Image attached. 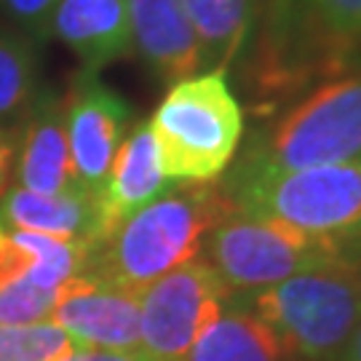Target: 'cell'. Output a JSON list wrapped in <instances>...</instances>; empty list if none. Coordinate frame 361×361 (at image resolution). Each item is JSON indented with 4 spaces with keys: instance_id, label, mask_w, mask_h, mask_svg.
Here are the masks:
<instances>
[{
    "instance_id": "obj_1",
    "label": "cell",
    "mask_w": 361,
    "mask_h": 361,
    "mask_svg": "<svg viewBox=\"0 0 361 361\" xmlns=\"http://www.w3.org/2000/svg\"><path fill=\"white\" fill-rule=\"evenodd\" d=\"M231 212V195L217 185H177L94 246L83 273L126 292H142L201 257L209 231Z\"/></svg>"
},
{
    "instance_id": "obj_2",
    "label": "cell",
    "mask_w": 361,
    "mask_h": 361,
    "mask_svg": "<svg viewBox=\"0 0 361 361\" xmlns=\"http://www.w3.org/2000/svg\"><path fill=\"white\" fill-rule=\"evenodd\" d=\"M225 193L235 212L249 217L268 219L343 249H356L361 241V155L297 171L238 166Z\"/></svg>"
},
{
    "instance_id": "obj_3",
    "label": "cell",
    "mask_w": 361,
    "mask_h": 361,
    "mask_svg": "<svg viewBox=\"0 0 361 361\" xmlns=\"http://www.w3.org/2000/svg\"><path fill=\"white\" fill-rule=\"evenodd\" d=\"M297 361H340L361 326V271L353 252L246 295Z\"/></svg>"
},
{
    "instance_id": "obj_4",
    "label": "cell",
    "mask_w": 361,
    "mask_h": 361,
    "mask_svg": "<svg viewBox=\"0 0 361 361\" xmlns=\"http://www.w3.org/2000/svg\"><path fill=\"white\" fill-rule=\"evenodd\" d=\"M147 123L161 171L169 180L174 185H212L238 150L244 113L225 73H204L171 83Z\"/></svg>"
},
{
    "instance_id": "obj_5",
    "label": "cell",
    "mask_w": 361,
    "mask_h": 361,
    "mask_svg": "<svg viewBox=\"0 0 361 361\" xmlns=\"http://www.w3.org/2000/svg\"><path fill=\"white\" fill-rule=\"evenodd\" d=\"M361 155V73L332 80L276 121L244 158L252 171H297Z\"/></svg>"
},
{
    "instance_id": "obj_6",
    "label": "cell",
    "mask_w": 361,
    "mask_h": 361,
    "mask_svg": "<svg viewBox=\"0 0 361 361\" xmlns=\"http://www.w3.org/2000/svg\"><path fill=\"white\" fill-rule=\"evenodd\" d=\"M204 249L207 262L231 295H255L313 265L353 252L241 212L219 219L209 231Z\"/></svg>"
},
{
    "instance_id": "obj_7",
    "label": "cell",
    "mask_w": 361,
    "mask_h": 361,
    "mask_svg": "<svg viewBox=\"0 0 361 361\" xmlns=\"http://www.w3.org/2000/svg\"><path fill=\"white\" fill-rule=\"evenodd\" d=\"M231 289L207 257H195L140 292V353L182 361L228 308Z\"/></svg>"
},
{
    "instance_id": "obj_8",
    "label": "cell",
    "mask_w": 361,
    "mask_h": 361,
    "mask_svg": "<svg viewBox=\"0 0 361 361\" xmlns=\"http://www.w3.org/2000/svg\"><path fill=\"white\" fill-rule=\"evenodd\" d=\"M131 110L97 73H80L65 99V121L75 182L99 195L107 182L113 158L129 131Z\"/></svg>"
},
{
    "instance_id": "obj_9",
    "label": "cell",
    "mask_w": 361,
    "mask_h": 361,
    "mask_svg": "<svg viewBox=\"0 0 361 361\" xmlns=\"http://www.w3.org/2000/svg\"><path fill=\"white\" fill-rule=\"evenodd\" d=\"M80 348L140 353V292L80 273L59 286L51 319Z\"/></svg>"
},
{
    "instance_id": "obj_10",
    "label": "cell",
    "mask_w": 361,
    "mask_h": 361,
    "mask_svg": "<svg viewBox=\"0 0 361 361\" xmlns=\"http://www.w3.org/2000/svg\"><path fill=\"white\" fill-rule=\"evenodd\" d=\"M131 46L166 83L204 70V51L180 0H129Z\"/></svg>"
},
{
    "instance_id": "obj_11",
    "label": "cell",
    "mask_w": 361,
    "mask_h": 361,
    "mask_svg": "<svg viewBox=\"0 0 361 361\" xmlns=\"http://www.w3.org/2000/svg\"><path fill=\"white\" fill-rule=\"evenodd\" d=\"M171 188L177 185L161 171L150 123H137L118 147L102 193L97 195L102 241L134 212L153 204L155 198L169 193Z\"/></svg>"
},
{
    "instance_id": "obj_12",
    "label": "cell",
    "mask_w": 361,
    "mask_h": 361,
    "mask_svg": "<svg viewBox=\"0 0 361 361\" xmlns=\"http://www.w3.org/2000/svg\"><path fill=\"white\" fill-rule=\"evenodd\" d=\"M51 32L75 54L86 73L134 51L129 0H59Z\"/></svg>"
},
{
    "instance_id": "obj_13",
    "label": "cell",
    "mask_w": 361,
    "mask_h": 361,
    "mask_svg": "<svg viewBox=\"0 0 361 361\" xmlns=\"http://www.w3.org/2000/svg\"><path fill=\"white\" fill-rule=\"evenodd\" d=\"M0 225L13 231H35L49 235L78 238L94 246L102 241L99 201L86 188L73 185L62 193H32L25 188H8L0 198Z\"/></svg>"
},
{
    "instance_id": "obj_14",
    "label": "cell",
    "mask_w": 361,
    "mask_h": 361,
    "mask_svg": "<svg viewBox=\"0 0 361 361\" xmlns=\"http://www.w3.org/2000/svg\"><path fill=\"white\" fill-rule=\"evenodd\" d=\"M16 182L32 193H62L78 185L67 140L65 102H38L25 121Z\"/></svg>"
},
{
    "instance_id": "obj_15",
    "label": "cell",
    "mask_w": 361,
    "mask_h": 361,
    "mask_svg": "<svg viewBox=\"0 0 361 361\" xmlns=\"http://www.w3.org/2000/svg\"><path fill=\"white\" fill-rule=\"evenodd\" d=\"M182 361H297L249 308H225Z\"/></svg>"
},
{
    "instance_id": "obj_16",
    "label": "cell",
    "mask_w": 361,
    "mask_h": 361,
    "mask_svg": "<svg viewBox=\"0 0 361 361\" xmlns=\"http://www.w3.org/2000/svg\"><path fill=\"white\" fill-rule=\"evenodd\" d=\"M180 6L201 43L204 70L225 73L252 30L255 0H180Z\"/></svg>"
},
{
    "instance_id": "obj_17",
    "label": "cell",
    "mask_w": 361,
    "mask_h": 361,
    "mask_svg": "<svg viewBox=\"0 0 361 361\" xmlns=\"http://www.w3.org/2000/svg\"><path fill=\"white\" fill-rule=\"evenodd\" d=\"M38 102L35 43L19 30L0 27V129L25 123Z\"/></svg>"
},
{
    "instance_id": "obj_18",
    "label": "cell",
    "mask_w": 361,
    "mask_h": 361,
    "mask_svg": "<svg viewBox=\"0 0 361 361\" xmlns=\"http://www.w3.org/2000/svg\"><path fill=\"white\" fill-rule=\"evenodd\" d=\"M13 235L32 255V268L25 276L30 284H38L43 289H59L70 279H75L86 271L91 252V246L86 241L35 231H13Z\"/></svg>"
},
{
    "instance_id": "obj_19",
    "label": "cell",
    "mask_w": 361,
    "mask_h": 361,
    "mask_svg": "<svg viewBox=\"0 0 361 361\" xmlns=\"http://www.w3.org/2000/svg\"><path fill=\"white\" fill-rule=\"evenodd\" d=\"M80 348L54 322L0 324V361H65Z\"/></svg>"
},
{
    "instance_id": "obj_20",
    "label": "cell",
    "mask_w": 361,
    "mask_h": 361,
    "mask_svg": "<svg viewBox=\"0 0 361 361\" xmlns=\"http://www.w3.org/2000/svg\"><path fill=\"white\" fill-rule=\"evenodd\" d=\"M59 289H43L27 279L0 286V324H38L51 319Z\"/></svg>"
},
{
    "instance_id": "obj_21",
    "label": "cell",
    "mask_w": 361,
    "mask_h": 361,
    "mask_svg": "<svg viewBox=\"0 0 361 361\" xmlns=\"http://www.w3.org/2000/svg\"><path fill=\"white\" fill-rule=\"evenodd\" d=\"M326 38L340 46L361 43V0H305Z\"/></svg>"
},
{
    "instance_id": "obj_22",
    "label": "cell",
    "mask_w": 361,
    "mask_h": 361,
    "mask_svg": "<svg viewBox=\"0 0 361 361\" xmlns=\"http://www.w3.org/2000/svg\"><path fill=\"white\" fill-rule=\"evenodd\" d=\"M59 0H0V13L30 38L51 35V19Z\"/></svg>"
},
{
    "instance_id": "obj_23",
    "label": "cell",
    "mask_w": 361,
    "mask_h": 361,
    "mask_svg": "<svg viewBox=\"0 0 361 361\" xmlns=\"http://www.w3.org/2000/svg\"><path fill=\"white\" fill-rule=\"evenodd\" d=\"M65 361H147L142 353H123V350L102 348H75Z\"/></svg>"
},
{
    "instance_id": "obj_24",
    "label": "cell",
    "mask_w": 361,
    "mask_h": 361,
    "mask_svg": "<svg viewBox=\"0 0 361 361\" xmlns=\"http://www.w3.org/2000/svg\"><path fill=\"white\" fill-rule=\"evenodd\" d=\"M13 153H16V145H13L11 131L0 129V190L6 188V182H8V174H11Z\"/></svg>"
},
{
    "instance_id": "obj_25",
    "label": "cell",
    "mask_w": 361,
    "mask_h": 361,
    "mask_svg": "<svg viewBox=\"0 0 361 361\" xmlns=\"http://www.w3.org/2000/svg\"><path fill=\"white\" fill-rule=\"evenodd\" d=\"M340 361H361V326L356 329V335L350 337L348 348H345V353H343Z\"/></svg>"
},
{
    "instance_id": "obj_26",
    "label": "cell",
    "mask_w": 361,
    "mask_h": 361,
    "mask_svg": "<svg viewBox=\"0 0 361 361\" xmlns=\"http://www.w3.org/2000/svg\"><path fill=\"white\" fill-rule=\"evenodd\" d=\"M353 257H356V262H359V271H361V241L356 244V249H353Z\"/></svg>"
},
{
    "instance_id": "obj_27",
    "label": "cell",
    "mask_w": 361,
    "mask_h": 361,
    "mask_svg": "<svg viewBox=\"0 0 361 361\" xmlns=\"http://www.w3.org/2000/svg\"><path fill=\"white\" fill-rule=\"evenodd\" d=\"M0 238H3V225H0Z\"/></svg>"
}]
</instances>
